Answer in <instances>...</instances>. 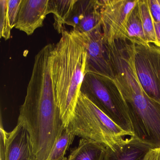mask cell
<instances>
[{"label": "cell", "instance_id": "d6986e66", "mask_svg": "<svg viewBox=\"0 0 160 160\" xmlns=\"http://www.w3.org/2000/svg\"><path fill=\"white\" fill-rule=\"evenodd\" d=\"M143 160H160V147L150 149Z\"/></svg>", "mask_w": 160, "mask_h": 160}, {"label": "cell", "instance_id": "52a82bcc", "mask_svg": "<svg viewBox=\"0 0 160 160\" xmlns=\"http://www.w3.org/2000/svg\"><path fill=\"white\" fill-rule=\"evenodd\" d=\"M80 33L85 41L87 48V72L97 74L113 80L114 77L108 58L102 26L89 32Z\"/></svg>", "mask_w": 160, "mask_h": 160}, {"label": "cell", "instance_id": "8992f818", "mask_svg": "<svg viewBox=\"0 0 160 160\" xmlns=\"http://www.w3.org/2000/svg\"><path fill=\"white\" fill-rule=\"evenodd\" d=\"M104 42L125 40L128 18L139 0H98Z\"/></svg>", "mask_w": 160, "mask_h": 160}, {"label": "cell", "instance_id": "5b68a950", "mask_svg": "<svg viewBox=\"0 0 160 160\" xmlns=\"http://www.w3.org/2000/svg\"><path fill=\"white\" fill-rule=\"evenodd\" d=\"M134 64L141 87L148 97L160 104V48L134 44Z\"/></svg>", "mask_w": 160, "mask_h": 160}, {"label": "cell", "instance_id": "3957f363", "mask_svg": "<svg viewBox=\"0 0 160 160\" xmlns=\"http://www.w3.org/2000/svg\"><path fill=\"white\" fill-rule=\"evenodd\" d=\"M76 136L104 145L115 150L132 136L123 130L80 92L69 125Z\"/></svg>", "mask_w": 160, "mask_h": 160}, {"label": "cell", "instance_id": "9a60e30c", "mask_svg": "<svg viewBox=\"0 0 160 160\" xmlns=\"http://www.w3.org/2000/svg\"><path fill=\"white\" fill-rule=\"evenodd\" d=\"M138 3L133 9L128 18L125 40L135 45L149 46L150 44L145 37Z\"/></svg>", "mask_w": 160, "mask_h": 160}, {"label": "cell", "instance_id": "e0dca14e", "mask_svg": "<svg viewBox=\"0 0 160 160\" xmlns=\"http://www.w3.org/2000/svg\"><path fill=\"white\" fill-rule=\"evenodd\" d=\"M141 21L145 37L148 43L155 45L156 43L154 21L151 13L148 0L138 1Z\"/></svg>", "mask_w": 160, "mask_h": 160}, {"label": "cell", "instance_id": "30bf717a", "mask_svg": "<svg viewBox=\"0 0 160 160\" xmlns=\"http://www.w3.org/2000/svg\"><path fill=\"white\" fill-rule=\"evenodd\" d=\"M49 0H22L19 7L15 28L32 35L38 28L42 27L48 14Z\"/></svg>", "mask_w": 160, "mask_h": 160}, {"label": "cell", "instance_id": "ffe728a7", "mask_svg": "<svg viewBox=\"0 0 160 160\" xmlns=\"http://www.w3.org/2000/svg\"><path fill=\"white\" fill-rule=\"evenodd\" d=\"M156 43L155 45L160 48V22H154Z\"/></svg>", "mask_w": 160, "mask_h": 160}, {"label": "cell", "instance_id": "7c38bea8", "mask_svg": "<svg viewBox=\"0 0 160 160\" xmlns=\"http://www.w3.org/2000/svg\"><path fill=\"white\" fill-rule=\"evenodd\" d=\"M22 0H1L0 37L5 41L11 38V31L15 27Z\"/></svg>", "mask_w": 160, "mask_h": 160}, {"label": "cell", "instance_id": "2e32d148", "mask_svg": "<svg viewBox=\"0 0 160 160\" xmlns=\"http://www.w3.org/2000/svg\"><path fill=\"white\" fill-rule=\"evenodd\" d=\"M75 136L69 126L63 127L52 147L47 160H67L65 153Z\"/></svg>", "mask_w": 160, "mask_h": 160}, {"label": "cell", "instance_id": "7a4b0ae2", "mask_svg": "<svg viewBox=\"0 0 160 160\" xmlns=\"http://www.w3.org/2000/svg\"><path fill=\"white\" fill-rule=\"evenodd\" d=\"M87 58L85 41L81 34L73 29L62 33L50 54V77L64 127L69 126L73 116L87 73Z\"/></svg>", "mask_w": 160, "mask_h": 160}, {"label": "cell", "instance_id": "9c48e42d", "mask_svg": "<svg viewBox=\"0 0 160 160\" xmlns=\"http://www.w3.org/2000/svg\"><path fill=\"white\" fill-rule=\"evenodd\" d=\"M5 160H37L31 136L22 122L7 132Z\"/></svg>", "mask_w": 160, "mask_h": 160}, {"label": "cell", "instance_id": "277c9868", "mask_svg": "<svg viewBox=\"0 0 160 160\" xmlns=\"http://www.w3.org/2000/svg\"><path fill=\"white\" fill-rule=\"evenodd\" d=\"M80 92L123 130L133 136L126 103L113 79L87 73Z\"/></svg>", "mask_w": 160, "mask_h": 160}, {"label": "cell", "instance_id": "ac0fdd59", "mask_svg": "<svg viewBox=\"0 0 160 160\" xmlns=\"http://www.w3.org/2000/svg\"><path fill=\"white\" fill-rule=\"evenodd\" d=\"M150 10L154 22H160V3L159 0H148Z\"/></svg>", "mask_w": 160, "mask_h": 160}, {"label": "cell", "instance_id": "5bb4252c", "mask_svg": "<svg viewBox=\"0 0 160 160\" xmlns=\"http://www.w3.org/2000/svg\"><path fill=\"white\" fill-rule=\"evenodd\" d=\"M77 0H49L48 14L53 13L54 28L60 34L66 30L65 25Z\"/></svg>", "mask_w": 160, "mask_h": 160}, {"label": "cell", "instance_id": "44dd1931", "mask_svg": "<svg viewBox=\"0 0 160 160\" xmlns=\"http://www.w3.org/2000/svg\"><path fill=\"white\" fill-rule=\"evenodd\" d=\"M159 2H160V0H159Z\"/></svg>", "mask_w": 160, "mask_h": 160}, {"label": "cell", "instance_id": "8fae6325", "mask_svg": "<svg viewBox=\"0 0 160 160\" xmlns=\"http://www.w3.org/2000/svg\"><path fill=\"white\" fill-rule=\"evenodd\" d=\"M150 148L133 136L115 150L107 148L104 160H143Z\"/></svg>", "mask_w": 160, "mask_h": 160}, {"label": "cell", "instance_id": "6da1fadb", "mask_svg": "<svg viewBox=\"0 0 160 160\" xmlns=\"http://www.w3.org/2000/svg\"><path fill=\"white\" fill-rule=\"evenodd\" d=\"M53 47L52 44L47 45L35 56L18 119L24 123L31 136L37 160H47L63 128L50 77L49 57Z\"/></svg>", "mask_w": 160, "mask_h": 160}, {"label": "cell", "instance_id": "4fadbf2b", "mask_svg": "<svg viewBox=\"0 0 160 160\" xmlns=\"http://www.w3.org/2000/svg\"><path fill=\"white\" fill-rule=\"evenodd\" d=\"M107 147L89 139L81 138L67 160H104Z\"/></svg>", "mask_w": 160, "mask_h": 160}, {"label": "cell", "instance_id": "ba28073f", "mask_svg": "<svg viewBox=\"0 0 160 160\" xmlns=\"http://www.w3.org/2000/svg\"><path fill=\"white\" fill-rule=\"evenodd\" d=\"M66 25L80 33L89 32L102 26L98 0H77Z\"/></svg>", "mask_w": 160, "mask_h": 160}]
</instances>
